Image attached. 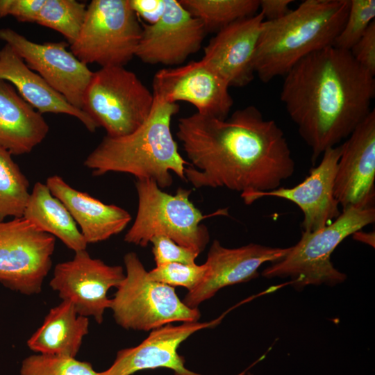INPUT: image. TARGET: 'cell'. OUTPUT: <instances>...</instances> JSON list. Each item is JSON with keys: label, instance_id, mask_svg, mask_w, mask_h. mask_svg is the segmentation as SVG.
Here are the masks:
<instances>
[{"label": "cell", "instance_id": "1", "mask_svg": "<svg viewBox=\"0 0 375 375\" xmlns=\"http://www.w3.org/2000/svg\"><path fill=\"white\" fill-rule=\"evenodd\" d=\"M176 135L190 160L185 180L196 188H226L243 197L277 189L295 171L283 131L254 106L224 119L181 117Z\"/></svg>", "mask_w": 375, "mask_h": 375}, {"label": "cell", "instance_id": "2", "mask_svg": "<svg viewBox=\"0 0 375 375\" xmlns=\"http://www.w3.org/2000/svg\"><path fill=\"white\" fill-rule=\"evenodd\" d=\"M375 78L349 51L330 46L299 61L285 76L281 100L310 147L313 165L368 116Z\"/></svg>", "mask_w": 375, "mask_h": 375}, {"label": "cell", "instance_id": "3", "mask_svg": "<svg viewBox=\"0 0 375 375\" xmlns=\"http://www.w3.org/2000/svg\"><path fill=\"white\" fill-rule=\"evenodd\" d=\"M179 110L178 103L153 96V104L146 121L126 135H106L88 156L84 165L94 176L122 172L136 179H151L160 189L173 182L171 172L185 180V165L171 131L172 117Z\"/></svg>", "mask_w": 375, "mask_h": 375}, {"label": "cell", "instance_id": "4", "mask_svg": "<svg viewBox=\"0 0 375 375\" xmlns=\"http://www.w3.org/2000/svg\"><path fill=\"white\" fill-rule=\"evenodd\" d=\"M350 0H306L283 17L262 23L254 61L263 83L285 76L309 54L333 46Z\"/></svg>", "mask_w": 375, "mask_h": 375}, {"label": "cell", "instance_id": "5", "mask_svg": "<svg viewBox=\"0 0 375 375\" xmlns=\"http://www.w3.org/2000/svg\"><path fill=\"white\" fill-rule=\"evenodd\" d=\"M138 206L124 241L142 247L152 238L164 235L200 254L210 240L208 228L201 222L208 217L227 215L228 209L203 215L190 200V190L177 189L172 195L151 179H136Z\"/></svg>", "mask_w": 375, "mask_h": 375}, {"label": "cell", "instance_id": "6", "mask_svg": "<svg viewBox=\"0 0 375 375\" xmlns=\"http://www.w3.org/2000/svg\"><path fill=\"white\" fill-rule=\"evenodd\" d=\"M375 221V208L350 207L328 226L313 231H302L300 240L290 247L287 255L265 268L267 278H290L295 288L309 285L333 286L345 281L347 276L335 269L331 256L348 236Z\"/></svg>", "mask_w": 375, "mask_h": 375}, {"label": "cell", "instance_id": "7", "mask_svg": "<svg viewBox=\"0 0 375 375\" xmlns=\"http://www.w3.org/2000/svg\"><path fill=\"white\" fill-rule=\"evenodd\" d=\"M124 262L125 277L110 308L117 324L126 329L148 331L175 322L199 321V309L187 306L174 287L151 280L135 253H127Z\"/></svg>", "mask_w": 375, "mask_h": 375}, {"label": "cell", "instance_id": "8", "mask_svg": "<svg viewBox=\"0 0 375 375\" xmlns=\"http://www.w3.org/2000/svg\"><path fill=\"white\" fill-rule=\"evenodd\" d=\"M129 0H92L71 52L83 63L124 67L135 56L142 26Z\"/></svg>", "mask_w": 375, "mask_h": 375}, {"label": "cell", "instance_id": "9", "mask_svg": "<svg viewBox=\"0 0 375 375\" xmlns=\"http://www.w3.org/2000/svg\"><path fill=\"white\" fill-rule=\"evenodd\" d=\"M153 93L124 67H101L93 72L85 91L82 110L108 136L131 133L148 118Z\"/></svg>", "mask_w": 375, "mask_h": 375}, {"label": "cell", "instance_id": "10", "mask_svg": "<svg viewBox=\"0 0 375 375\" xmlns=\"http://www.w3.org/2000/svg\"><path fill=\"white\" fill-rule=\"evenodd\" d=\"M55 244V237L23 217L0 221V283L23 294H39Z\"/></svg>", "mask_w": 375, "mask_h": 375}, {"label": "cell", "instance_id": "11", "mask_svg": "<svg viewBox=\"0 0 375 375\" xmlns=\"http://www.w3.org/2000/svg\"><path fill=\"white\" fill-rule=\"evenodd\" d=\"M124 277L122 266L108 265L83 250L56 265L49 285L62 301L73 305L78 315L92 316L101 324L105 310L110 308L108 291L117 288Z\"/></svg>", "mask_w": 375, "mask_h": 375}, {"label": "cell", "instance_id": "12", "mask_svg": "<svg viewBox=\"0 0 375 375\" xmlns=\"http://www.w3.org/2000/svg\"><path fill=\"white\" fill-rule=\"evenodd\" d=\"M0 40L70 104L82 110L83 95L93 72L67 50L69 43H35L10 28L0 29Z\"/></svg>", "mask_w": 375, "mask_h": 375}, {"label": "cell", "instance_id": "13", "mask_svg": "<svg viewBox=\"0 0 375 375\" xmlns=\"http://www.w3.org/2000/svg\"><path fill=\"white\" fill-rule=\"evenodd\" d=\"M153 95L169 103L188 102L197 112L226 119L233 105L227 83L202 60L158 71Z\"/></svg>", "mask_w": 375, "mask_h": 375}, {"label": "cell", "instance_id": "14", "mask_svg": "<svg viewBox=\"0 0 375 375\" xmlns=\"http://www.w3.org/2000/svg\"><path fill=\"white\" fill-rule=\"evenodd\" d=\"M207 32L178 0H165L154 24H144L135 56L149 65H178L201 47Z\"/></svg>", "mask_w": 375, "mask_h": 375}, {"label": "cell", "instance_id": "15", "mask_svg": "<svg viewBox=\"0 0 375 375\" xmlns=\"http://www.w3.org/2000/svg\"><path fill=\"white\" fill-rule=\"evenodd\" d=\"M342 144L334 196L342 210L367 209L375 203V110Z\"/></svg>", "mask_w": 375, "mask_h": 375}, {"label": "cell", "instance_id": "16", "mask_svg": "<svg viewBox=\"0 0 375 375\" xmlns=\"http://www.w3.org/2000/svg\"><path fill=\"white\" fill-rule=\"evenodd\" d=\"M289 249L290 247H271L255 243L226 248L215 240L204 263L206 271L203 280L188 292L183 302L191 308H198L220 289L258 277V269L262 264L281 260Z\"/></svg>", "mask_w": 375, "mask_h": 375}, {"label": "cell", "instance_id": "17", "mask_svg": "<svg viewBox=\"0 0 375 375\" xmlns=\"http://www.w3.org/2000/svg\"><path fill=\"white\" fill-rule=\"evenodd\" d=\"M341 153L342 144L326 150L319 164L311 168L309 175L292 188L279 187L268 192L251 193L242 198L247 205L265 197L290 201L303 212V231L319 230L330 224L341 213L333 191Z\"/></svg>", "mask_w": 375, "mask_h": 375}, {"label": "cell", "instance_id": "18", "mask_svg": "<svg viewBox=\"0 0 375 375\" xmlns=\"http://www.w3.org/2000/svg\"><path fill=\"white\" fill-rule=\"evenodd\" d=\"M222 318L199 322H183L179 325L166 324L151 331L149 336L134 347L119 350L113 364L99 375H132L143 369L165 367L176 375H201L185 367L179 356V345L195 332L214 327Z\"/></svg>", "mask_w": 375, "mask_h": 375}, {"label": "cell", "instance_id": "19", "mask_svg": "<svg viewBox=\"0 0 375 375\" xmlns=\"http://www.w3.org/2000/svg\"><path fill=\"white\" fill-rule=\"evenodd\" d=\"M264 17L260 12L216 33L204 48L202 60L230 87L248 85L256 75L255 56Z\"/></svg>", "mask_w": 375, "mask_h": 375}, {"label": "cell", "instance_id": "20", "mask_svg": "<svg viewBox=\"0 0 375 375\" xmlns=\"http://www.w3.org/2000/svg\"><path fill=\"white\" fill-rule=\"evenodd\" d=\"M45 184L67 208L87 244L104 241L121 233L131 220L127 210L73 188L58 175L49 176Z\"/></svg>", "mask_w": 375, "mask_h": 375}, {"label": "cell", "instance_id": "21", "mask_svg": "<svg viewBox=\"0 0 375 375\" xmlns=\"http://www.w3.org/2000/svg\"><path fill=\"white\" fill-rule=\"evenodd\" d=\"M0 80L10 83L19 96L40 114H66L77 118L90 132L98 125L83 110L70 104L38 74L31 69L7 44L0 50Z\"/></svg>", "mask_w": 375, "mask_h": 375}, {"label": "cell", "instance_id": "22", "mask_svg": "<svg viewBox=\"0 0 375 375\" xmlns=\"http://www.w3.org/2000/svg\"><path fill=\"white\" fill-rule=\"evenodd\" d=\"M42 114L9 83L0 80V147L12 155L30 153L49 133Z\"/></svg>", "mask_w": 375, "mask_h": 375}, {"label": "cell", "instance_id": "23", "mask_svg": "<svg viewBox=\"0 0 375 375\" xmlns=\"http://www.w3.org/2000/svg\"><path fill=\"white\" fill-rule=\"evenodd\" d=\"M88 329V317L78 315L70 302L62 301L49 310L27 346L41 354L75 358Z\"/></svg>", "mask_w": 375, "mask_h": 375}, {"label": "cell", "instance_id": "24", "mask_svg": "<svg viewBox=\"0 0 375 375\" xmlns=\"http://www.w3.org/2000/svg\"><path fill=\"white\" fill-rule=\"evenodd\" d=\"M23 217L74 252L86 250L88 244L70 212L46 184L35 183Z\"/></svg>", "mask_w": 375, "mask_h": 375}, {"label": "cell", "instance_id": "25", "mask_svg": "<svg viewBox=\"0 0 375 375\" xmlns=\"http://www.w3.org/2000/svg\"><path fill=\"white\" fill-rule=\"evenodd\" d=\"M199 19L207 33L218 32L228 25L258 13L259 0H179Z\"/></svg>", "mask_w": 375, "mask_h": 375}, {"label": "cell", "instance_id": "26", "mask_svg": "<svg viewBox=\"0 0 375 375\" xmlns=\"http://www.w3.org/2000/svg\"><path fill=\"white\" fill-rule=\"evenodd\" d=\"M12 156L0 147V221L22 217L31 193L28 181Z\"/></svg>", "mask_w": 375, "mask_h": 375}, {"label": "cell", "instance_id": "27", "mask_svg": "<svg viewBox=\"0 0 375 375\" xmlns=\"http://www.w3.org/2000/svg\"><path fill=\"white\" fill-rule=\"evenodd\" d=\"M86 8L76 0H44L35 23L60 33L70 45L78 35Z\"/></svg>", "mask_w": 375, "mask_h": 375}, {"label": "cell", "instance_id": "28", "mask_svg": "<svg viewBox=\"0 0 375 375\" xmlns=\"http://www.w3.org/2000/svg\"><path fill=\"white\" fill-rule=\"evenodd\" d=\"M20 375H99L87 362L75 358L36 354L22 362Z\"/></svg>", "mask_w": 375, "mask_h": 375}, {"label": "cell", "instance_id": "29", "mask_svg": "<svg viewBox=\"0 0 375 375\" xmlns=\"http://www.w3.org/2000/svg\"><path fill=\"white\" fill-rule=\"evenodd\" d=\"M374 0H350L347 19L333 46L350 51L374 22Z\"/></svg>", "mask_w": 375, "mask_h": 375}, {"label": "cell", "instance_id": "30", "mask_svg": "<svg viewBox=\"0 0 375 375\" xmlns=\"http://www.w3.org/2000/svg\"><path fill=\"white\" fill-rule=\"evenodd\" d=\"M206 271L205 264L186 265L170 262L156 266L148 272L149 278L169 286H182L189 291L194 289L203 280Z\"/></svg>", "mask_w": 375, "mask_h": 375}, {"label": "cell", "instance_id": "31", "mask_svg": "<svg viewBox=\"0 0 375 375\" xmlns=\"http://www.w3.org/2000/svg\"><path fill=\"white\" fill-rule=\"evenodd\" d=\"M150 242L156 266L170 262L193 265L199 255L164 235L154 236Z\"/></svg>", "mask_w": 375, "mask_h": 375}, {"label": "cell", "instance_id": "32", "mask_svg": "<svg viewBox=\"0 0 375 375\" xmlns=\"http://www.w3.org/2000/svg\"><path fill=\"white\" fill-rule=\"evenodd\" d=\"M349 51L358 64L375 76V21Z\"/></svg>", "mask_w": 375, "mask_h": 375}, {"label": "cell", "instance_id": "33", "mask_svg": "<svg viewBox=\"0 0 375 375\" xmlns=\"http://www.w3.org/2000/svg\"><path fill=\"white\" fill-rule=\"evenodd\" d=\"M129 2L138 17L148 24L156 22L165 10V0H129Z\"/></svg>", "mask_w": 375, "mask_h": 375}, {"label": "cell", "instance_id": "34", "mask_svg": "<svg viewBox=\"0 0 375 375\" xmlns=\"http://www.w3.org/2000/svg\"><path fill=\"white\" fill-rule=\"evenodd\" d=\"M44 0H11L9 15L21 22H35Z\"/></svg>", "mask_w": 375, "mask_h": 375}, {"label": "cell", "instance_id": "35", "mask_svg": "<svg viewBox=\"0 0 375 375\" xmlns=\"http://www.w3.org/2000/svg\"><path fill=\"white\" fill-rule=\"evenodd\" d=\"M291 0H261L259 9L265 21H272L285 16L290 10Z\"/></svg>", "mask_w": 375, "mask_h": 375}, {"label": "cell", "instance_id": "36", "mask_svg": "<svg viewBox=\"0 0 375 375\" xmlns=\"http://www.w3.org/2000/svg\"><path fill=\"white\" fill-rule=\"evenodd\" d=\"M352 235L354 239L374 247V232L365 233L360 230Z\"/></svg>", "mask_w": 375, "mask_h": 375}]
</instances>
